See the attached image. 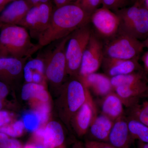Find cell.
Listing matches in <instances>:
<instances>
[{
  "instance_id": "6da1fadb",
  "label": "cell",
  "mask_w": 148,
  "mask_h": 148,
  "mask_svg": "<svg viewBox=\"0 0 148 148\" xmlns=\"http://www.w3.org/2000/svg\"><path fill=\"white\" fill-rule=\"evenodd\" d=\"M91 14L76 3L53 10L47 29L38 39L41 47L68 36L80 27L89 24Z\"/></svg>"
},
{
  "instance_id": "7a4b0ae2",
  "label": "cell",
  "mask_w": 148,
  "mask_h": 148,
  "mask_svg": "<svg viewBox=\"0 0 148 148\" xmlns=\"http://www.w3.org/2000/svg\"><path fill=\"white\" fill-rule=\"evenodd\" d=\"M0 32V57L27 59L41 48L32 42L28 30L18 25L3 27Z\"/></svg>"
},
{
  "instance_id": "3957f363",
  "label": "cell",
  "mask_w": 148,
  "mask_h": 148,
  "mask_svg": "<svg viewBox=\"0 0 148 148\" xmlns=\"http://www.w3.org/2000/svg\"><path fill=\"white\" fill-rule=\"evenodd\" d=\"M145 48L143 41L120 29L104 44V57L130 60L140 58Z\"/></svg>"
},
{
  "instance_id": "277c9868",
  "label": "cell",
  "mask_w": 148,
  "mask_h": 148,
  "mask_svg": "<svg viewBox=\"0 0 148 148\" xmlns=\"http://www.w3.org/2000/svg\"><path fill=\"white\" fill-rule=\"evenodd\" d=\"M116 13L120 19V29L140 41L145 39L148 36V10L143 3H135Z\"/></svg>"
},
{
  "instance_id": "5b68a950",
  "label": "cell",
  "mask_w": 148,
  "mask_h": 148,
  "mask_svg": "<svg viewBox=\"0 0 148 148\" xmlns=\"http://www.w3.org/2000/svg\"><path fill=\"white\" fill-rule=\"evenodd\" d=\"M88 24L71 34L66 44V63L67 72L69 73L79 74L83 56L92 32Z\"/></svg>"
},
{
  "instance_id": "8992f818",
  "label": "cell",
  "mask_w": 148,
  "mask_h": 148,
  "mask_svg": "<svg viewBox=\"0 0 148 148\" xmlns=\"http://www.w3.org/2000/svg\"><path fill=\"white\" fill-rule=\"evenodd\" d=\"M53 10L51 3L33 5L19 26L29 30L31 37L38 40L47 29Z\"/></svg>"
},
{
  "instance_id": "52a82bcc",
  "label": "cell",
  "mask_w": 148,
  "mask_h": 148,
  "mask_svg": "<svg viewBox=\"0 0 148 148\" xmlns=\"http://www.w3.org/2000/svg\"><path fill=\"white\" fill-rule=\"evenodd\" d=\"M69 36L70 35L61 40L53 50L46 56L47 63L45 70L46 76L54 83L62 82L67 72L66 47Z\"/></svg>"
},
{
  "instance_id": "ba28073f",
  "label": "cell",
  "mask_w": 148,
  "mask_h": 148,
  "mask_svg": "<svg viewBox=\"0 0 148 148\" xmlns=\"http://www.w3.org/2000/svg\"><path fill=\"white\" fill-rule=\"evenodd\" d=\"M104 58V44L99 37L92 33L83 56L80 68V77L96 73L102 66Z\"/></svg>"
},
{
  "instance_id": "9c48e42d",
  "label": "cell",
  "mask_w": 148,
  "mask_h": 148,
  "mask_svg": "<svg viewBox=\"0 0 148 148\" xmlns=\"http://www.w3.org/2000/svg\"><path fill=\"white\" fill-rule=\"evenodd\" d=\"M90 22L100 37L106 40L114 36L120 26L118 15L104 7L97 9L91 14Z\"/></svg>"
},
{
  "instance_id": "30bf717a",
  "label": "cell",
  "mask_w": 148,
  "mask_h": 148,
  "mask_svg": "<svg viewBox=\"0 0 148 148\" xmlns=\"http://www.w3.org/2000/svg\"><path fill=\"white\" fill-rule=\"evenodd\" d=\"M33 6L27 0H16L10 3L0 13V29L19 25Z\"/></svg>"
},
{
  "instance_id": "8fae6325",
  "label": "cell",
  "mask_w": 148,
  "mask_h": 148,
  "mask_svg": "<svg viewBox=\"0 0 148 148\" xmlns=\"http://www.w3.org/2000/svg\"><path fill=\"white\" fill-rule=\"evenodd\" d=\"M139 59L123 60L104 57L101 66L105 74L111 78L144 70L139 63Z\"/></svg>"
},
{
  "instance_id": "7c38bea8",
  "label": "cell",
  "mask_w": 148,
  "mask_h": 148,
  "mask_svg": "<svg viewBox=\"0 0 148 148\" xmlns=\"http://www.w3.org/2000/svg\"><path fill=\"white\" fill-rule=\"evenodd\" d=\"M125 115L114 122L107 142L115 148H132L134 143L130 136Z\"/></svg>"
},
{
  "instance_id": "4fadbf2b",
  "label": "cell",
  "mask_w": 148,
  "mask_h": 148,
  "mask_svg": "<svg viewBox=\"0 0 148 148\" xmlns=\"http://www.w3.org/2000/svg\"><path fill=\"white\" fill-rule=\"evenodd\" d=\"M77 111L76 118L77 130L79 135L82 136L88 131L90 125L97 115L95 103L87 88L86 100Z\"/></svg>"
},
{
  "instance_id": "5bb4252c",
  "label": "cell",
  "mask_w": 148,
  "mask_h": 148,
  "mask_svg": "<svg viewBox=\"0 0 148 148\" xmlns=\"http://www.w3.org/2000/svg\"><path fill=\"white\" fill-rule=\"evenodd\" d=\"M66 102L69 112H77L86 99L87 88L81 80L73 79L67 85Z\"/></svg>"
},
{
  "instance_id": "9a60e30c",
  "label": "cell",
  "mask_w": 148,
  "mask_h": 148,
  "mask_svg": "<svg viewBox=\"0 0 148 148\" xmlns=\"http://www.w3.org/2000/svg\"><path fill=\"white\" fill-rule=\"evenodd\" d=\"M148 87V80L134 85L118 86L114 91L129 109L135 106L144 95Z\"/></svg>"
},
{
  "instance_id": "2e32d148",
  "label": "cell",
  "mask_w": 148,
  "mask_h": 148,
  "mask_svg": "<svg viewBox=\"0 0 148 148\" xmlns=\"http://www.w3.org/2000/svg\"><path fill=\"white\" fill-rule=\"evenodd\" d=\"M80 78L85 87L97 96L103 98L114 90L110 78L105 74L96 72Z\"/></svg>"
},
{
  "instance_id": "e0dca14e",
  "label": "cell",
  "mask_w": 148,
  "mask_h": 148,
  "mask_svg": "<svg viewBox=\"0 0 148 148\" xmlns=\"http://www.w3.org/2000/svg\"><path fill=\"white\" fill-rule=\"evenodd\" d=\"M114 122L112 120L103 114L97 115L88 130L91 138L90 140L108 142Z\"/></svg>"
},
{
  "instance_id": "ac0fdd59",
  "label": "cell",
  "mask_w": 148,
  "mask_h": 148,
  "mask_svg": "<svg viewBox=\"0 0 148 148\" xmlns=\"http://www.w3.org/2000/svg\"><path fill=\"white\" fill-rule=\"evenodd\" d=\"M124 106L121 99L113 90L103 97L102 114L115 121L125 115Z\"/></svg>"
},
{
  "instance_id": "d6986e66",
  "label": "cell",
  "mask_w": 148,
  "mask_h": 148,
  "mask_svg": "<svg viewBox=\"0 0 148 148\" xmlns=\"http://www.w3.org/2000/svg\"><path fill=\"white\" fill-rule=\"evenodd\" d=\"M42 140L43 145L46 148H55L62 145L65 135L61 125L57 122H49L45 128Z\"/></svg>"
},
{
  "instance_id": "ffe728a7",
  "label": "cell",
  "mask_w": 148,
  "mask_h": 148,
  "mask_svg": "<svg viewBox=\"0 0 148 148\" xmlns=\"http://www.w3.org/2000/svg\"><path fill=\"white\" fill-rule=\"evenodd\" d=\"M26 59L0 57V81L12 79L18 76L23 70V62Z\"/></svg>"
},
{
  "instance_id": "44dd1931",
  "label": "cell",
  "mask_w": 148,
  "mask_h": 148,
  "mask_svg": "<svg viewBox=\"0 0 148 148\" xmlns=\"http://www.w3.org/2000/svg\"><path fill=\"white\" fill-rule=\"evenodd\" d=\"M148 80L144 70L110 78L111 84L113 89L118 86L137 84Z\"/></svg>"
},
{
  "instance_id": "7402d4cb",
  "label": "cell",
  "mask_w": 148,
  "mask_h": 148,
  "mask_svg": "<svg viewBox=\"0 0 148 148\" xmlns=\"http://www.w3.org/2000/svg\"><path fill=\"white\" fill-rule=\"evenodd\" d=\"M127 126L131 138L135 140L148 143V126L132 117L126 116Z\"/></svg>"
},
{
  "instance_id": "603a6c76",
  "label": "cell",
  "mask_w": 148,
  "mask_h": 148,
  "mask_svg": "<svg viewBox=\"0 0 148 148\" xmlns=\"http://www.w3.org/2000/svg\"><path fill=\"white\" fill-rule=\"evenodd\" d=\"M141 99L143 100V102L139 101L135 106L128 109V116L148 126V87Z\"/></svg>"
},
{
  "instance_id": "cb8c5ba5",
  "label": "cell",
  "mask_w": 148,
  "mask_h": 148,
  "mask_svg": "<svg viewBox=\"0 0 148 148\" xmlns=\"http://www.w3.org/2000/svg\"><path fill=\"white\" fill-rule=\"evenodd\" d=\"M24 127L30 132L36 131L41 123L39 116L36 112L29 111L26 112L23 116Z\"/></svg>"
},
{
  "instance_id": "d4e9b609",
  "label": "cell",
  "mask_w": 148,
  "mask_h": 148,
  "mask_svg": "<svg viewBox=\"0 0 148 148\" xmlns=\"http://www.w3.org/2000/svg\"><path fill=\"white\" fill-rule=\"evenodd\" d=\"M44 89V87L39 84L34 82L27 83L22 88L21 98L24 100H28L30 98H36L41 90Z\"/></svg>"
},
{
  "instance_id": "484cf974",
  "label": "cell",
  "mask_w": 148,
  "mask_h": 148,
  "mask_svg": "<svg viewBox=\"0 0 148 148\" xmlns=\"http://www.w3.org/2000/svg\"><path fill=\"white\" fill-rule=\"evenodd\" d=\"M75 3L91 14L102 3L101 0H76Z\"/></svg>"
},
{
  "instance_id": "4316f807",
  "label": "cell",
  "mask_w": 148,
  "mask_h": 148,
  "mask_svg": "<svg viewBox=\"0 0 148 148\" xmlns=\"http://www.w3.org/2000/svg\"><path fill=\"white\" fill-rule=\"evenodd\" d=\"M126 0H101L103 7L108 9L115 10L116 12L119 10L125 4Z\"/></svg>"
},
{
  "instance_id": "83f0119b",
  "label": "cell",
  "mask_w": 148,
  "mask_h": 148,
  "mask_svg": "<svg viewBox=\"0 0 148 148\" xmlns=\"http://www.w3.org/2000/svg\"><path fill=\"white\" fill-rule=\"evenodd\" d=\"M40 104L36 111L40 118L41 123H45L47 121L49 116V107L47 103Z\"/></svg>"
},
{
  "instance_id": "f1b7e54d",
  "label": "cell",
  "mask_w": 148,
  "mask_h": 148,
  "mask_svg": "<svg viewBox=\"0 0 148 148\" xmlns=\"http://www.w3.org/2000/svg\"><path fill=\"white\" fill-rule=\"evenodd\" d=\"M86 148H115L107 142L88 140L84 145Z\"/></svg>"
},
{
  "instance_id": "f546056e",
  "label": "cell",
  "mask_w": 148,
  "mask_h": 148,
  "mask_svg": "<svg viewBox=\"0 0 148 148\" xmlns=\"http://www.w3.org/2000/svg\"><path fill=\"white\" fill-rule=\"evenodd\" d=\"M11 126L12 128L15 138L22 135L24 127L23 122L21 121H18L11 125Z\"/></svg>"
},
{
  "instance_id": "4dcf8cb0",
  "label": "cell",
  "mask_w": 148,
  "mask_h": 148,
  "mask_svg": "<svg viewBox=\"0 0 148 148\" xmlns=\"http://www.w3.org/2000/svg\"><path fill=\"white\" fill-rule=\"evenodd\" d=\"M11 120V114L7 111L0 110V127L7 125Z\"/></svg>"
},
{
  "instance_id": "1f68e13d",
  "label": "cell",
  "mask_w": 148,
  "mask_h": 148,
  "mask_svg": "<svg viewBox=\"0 0 148 148\" xmlns=\"http://www.w3.org/2000/svg\"><path fill=\"white\" fill-rule=\"evenodd\" d=\"M8 93V89L6 84L0 81V99L3 101Z\"/></svg>"
},
{
  "instance_id": "d6a6232c",
  "label": "cell",
  "mask_w": 148,
  "mask_h": 148,
  "mask_svg": "<svg viewBox=\"0 0 148 148\" xmlns=\"http://www.w3.org/2000/svg\"><path fill=\"white\" fill-rule=\"evenodd\" d=\"M36 98L45 103V102H47L48 100V94L44 89L39 92Z\"/></svg>"
},
{
  "instance_id": "836d02e7",
  "label": "cell",
  "mask_w": 148,
  "mask_h": 148,
  "mask_svg": "<svg viewBox=\"0 0 148 148\" xmlns=\"http://www.w3.org/2000/svg\"><path fill=\"white\" fill-rule=\"evenodd\" d=\"M8 148H22L21 143L14 139H9L8 140Z\"/></svg>"
},
{
  "instance_id": "e575fe53",
  "label": "cell",
  "mask_w": 148,
  "mask_h": 148,
  "mask_svg": "<svg viewBox=\"0 0 148 148\" xmlns=\"http://www.w3.org/2000/svg\"><path fill=\"white\" fill-rule=\"evenodd\" d=\"M142 60L144 65V71L148 73V50L143 54Z\"/></svg>"
},
{
  "instance_id": "d590c367",
  "label": "cell",
  "mask_w": 148,
  "mask_h": 148,
  "mask_svg": "<svg viewBox=\"0 0 148 148\" xmlns=\"http://www.w3.org/2000/svg\"><path fill=\"white\" fill-rule=\"evenodd\" d=\"M42 74L39 73H34L32 75V82L38 84L42 79Z\"/></svg>"
},
{
  "instance_id": "8d00e7d4",
  "label": "cell",
  "mask_w": 148,
  "mask_h": 148,
  "mask_svg": "<svg viewBox=\"0 0 148 148\" xmlns=\"http://www.w3.org/2000/svg\"><path fill=\"white\" fill-rule=\"evenodd\" d=\"M44 128H41L38 129L35 131V136L38 140H42L44 134Z\"/></svg>"
},
{
  "instance_id": "74e56055",
  "label": "cell",
  "mask_w": 148,
  "mask_h": 148,
  "mask_svg": "<svg viewBox=\"0 0 148 148\" xmlns=\"http://www.w3.org/2000/svg\"><path fill=\"white\" fill-rule=\"evenodd\" d=\"M33 5L44 3H51V0H27Z\"/></svg>"
},
{
  "instance_id": "f35d334b",
  "label": "cell",
  "mask_w": 148,
  "mask_h": 148,
  "mask_svg": "<svg viewBox=\"0 0 148 148\" xmlns=\"http://www.w3.org/2000/svg\"><path fill=\"white\" fill-rule=\"evenodd\" d=\"M8 4L7 0H0V13L4 10Z\"/></svg>"
},
{
  "instance_id": "ab89813d",
  "label": "cell",
  "mask_w": 148,
  "mask_h": 148,
  "mask_svg": "<svg viewBox=\"0 0 148 148\" xmlns=\"http://www.w3.org/2000/svg\"><path fill=\"white\" fill-rule=\"evenodd\" d=\"M9 139L8 135L5 134V133L0 132V143H3L5 142Z\"/></svg>"
},
{
  "instance_id": "60d3db41",
  "label": "cell",
  "mask_w": 148,
  "mask_h": 148,
  "mask_svg": "<svg viewBox=\"0 0 148 148\" xmlns=\"http://www.w3.org/2000/svg\"><path fill=\"white\" fill-rule=\"evenodd\" d=\"M137 148H148V143H144L138 141Z\"/></svg>"
},
{
  "instance_id": "b9f144b4",
  "label": "cell",
  "mask_w": 148,
  "mask_h": 148,
  "mask_svg": "<svg viewBox=\"0 0 148 148\" xmlns=\"http://www.w3.org/2000/svg\"><path fill=\"white\" fill-rule=\"evenodd\" d=\"M73 148H86L84 145H83L82 143H77L74 145Z\"/></svg>"
},
{
  "instance_id": "7bdbcfd3",
  "label": "cell",
  "mask_w": 148,
  "mask_h": 148,
  "mask_svg": "<svg viewBox=\"0 0 148 148\" xmlns=\"http://www.w3.org/2000/svg\"><path fill=\"white\" fill-rule=\"evenodd\" d=\"M143 42L145 47H147L148 49V36L143 41Z\"/></svg>"
},
{
  "instance_id": "ee69618b",
  "label": "cell",
  "mask_w": 148,
  "mask_h": 148,
  "mask_svg": "<svg viewBox=\"0 0 148 148\" xmlns=\"http://www.w3.org/2000/svg\"><path fill=\"white\" fill-rule=\"evenodd\" d=\"M142 3L148 10V0H143Z\"/></svg>"
},
{
  "instance_id": "f6af8a7d",
  "label": "cell",
  "mask_w": 148,
  "mask_h": 148,
  "mask_svg": "<svg viewBox=\"0 0 148 148\" xmlns=\"http://www.w3.org/2000/svg\"><path fill=\"white\" fill-rule=\"evenodd\" d=\"M24 148H38V146H35L32 145H27Z\"/></svg>"
},
{
  "instance_id": "bcb514c9",
  "label": "cell",
  "mask_w": 148,
  "mask_h": 148,
  "mask_svg": "<svg viewBox=\"0 0 148 148\" xmlns=\"http://www.w3.org/2000/svg\"><path fill=\"white\" fill-rule=\"evenodd\" d=\"M3 100H1L0 99V110H1L2 109L3 107Z\"/></svg>"
},
{
  "instance_id": "7dc6e473",
  "label": "cell",
  "mask_w": 148,
  "mask_h": 148,
  "mask_svg": "<svg viewBox=\"0 0 148 148\" xmlns=\"http://www.w3.org/2000/svg\"><path fill=\"white\" fill-rule=\"evenodd\" d=\"M130 1L134 2L135 3H136L138 2L142 3L143 0H130Z\"/></svg>"
},
{
  "instance_id": "c3c4849f",
  "label": "cell",
  "mask_w": 148,
  "mask_h": 148,
  "mask_svg": "<svg viewBox=\"0 0 148 148\" xmlns=\"http://www.w3.org/2000/svg\"><path fill=\"white\" fill-rule=\"evenodd\" d=\"M16 1V0H7V2L8 4L9 3L12 2L14 1Z\"/></svg>"
},
{
  "instance_id": "681fc988",
  "label": "cell",
  "mask_w": 148,
  "mask_h": 148,
  "mask_svg": "<svg viewBox=\"0 0 148 148\" xmlns=\"http://www.w3.org/2000/svg\"><path fill=\"white\" fill-rule=\"evenodd\" d=\"M38 148H46L45 147H44L42 145H38Z\"/></svg>"
}]
</instances>
